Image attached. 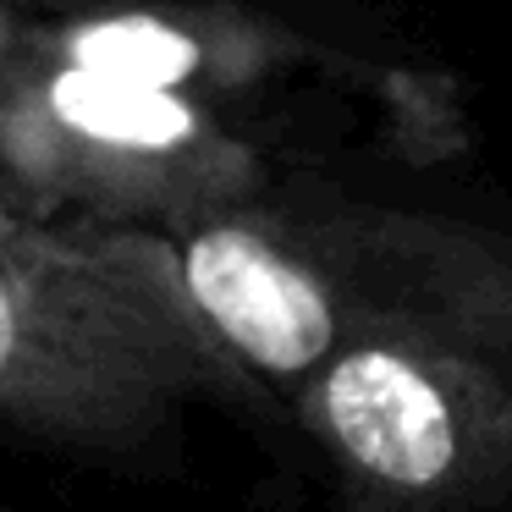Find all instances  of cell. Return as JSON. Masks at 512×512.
<instances>
[{
	"label": "cell",
	"instance_id": "1",
	"mask_svg": "<svg viewBox=\"0 0 512 512\" xmlns=\"http://www.w3.org/2000/svg\"><path fill=\"white\" fill-rule=\"evenodd\" d=\"M193 402L292 430L193 314L166 232L39 215L0 182V441L160 474Z\"/></svg>",
	"mask_w": 512,
	"mask_h": 512
},
{
	"label": "cell",
	"instance_id": "2",
	"mask_svg": "<svg viewBox=\"0 0 512 512\" xmlns=\"http://www.w3.org/2000/svg\"><path fill=\"white\" fill-rule=\"evenodd\" d=\"M166 237L204 331L281 408L347 342L441 347L512 375V232L259 193Z\"/></svg>",
	"mask_w": 512,
	"mask_h": 512
},
{
	"label": "cell",
	"instance_id": "3",
	"mask_svg": "<svg viewBox=\"0 0 512 512\" xmlns=\"http://www.w3.org/2000/svg\"><path fill=\"white\" fill-rule=\"evenodd\" d=\"M0 182L39 215L182 232L265 193L210 100L17 45L0 61Z\"/></svg>",
	"mask_w": 512,
	"mask_h": 512
},
{
	"label": "cell",
	"instance_id": "4",
	"mask_svg": "<svg viewBox=\"0 0 512 512\" xmlns=\"http://www.w3.org/2000/svg\"><path fill=\"white\" fill-rule=\"evenodd\" d=\"M331 512H512V375L413 342H347L287 391Z\"/></svg>",
	"mask_w": 512,
	"mask_h": 512
},
{
	"label": "cell",
	"instance_id": "5",
	"mask_svg": "<svg viewBox=\"0 0 512 512\" xmlns=\"http://www.w3.org/2000/svg\"><path fill=\"white\" fill-rule=\"evenodd\" d=\"M23 39L61 61H78V67H100L111 78L199 94V100L254 89L287 67L325 61L287 23H270L243 6H199V0H188V6H177V0L100 6V12H78L67 23L28 28Z\"/></svg>",
	"mask_w": 512,
	"mask_h": 512
},
{
	"label": "cell",
	"instance_id": "6",
	"mask_svg": "<svg viewBox=\"0 0 512 512\" xmlns=\"http://www.w3.org/2000/svg\"><path fill=\"white\" fill-rule=\"evenodd\" d=\"M23 34H28V28H17V23H12V12L0 6V61H6L17 45H23Z\"/></svg>",
	"mask_w": 512,
	"mask_h": 512
}]
</instances>
